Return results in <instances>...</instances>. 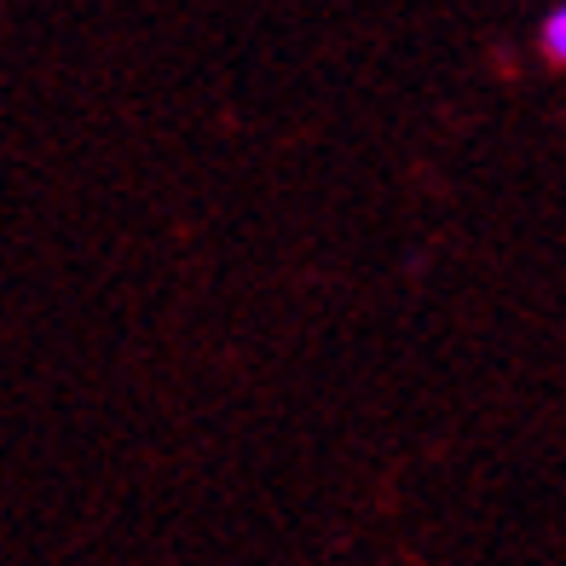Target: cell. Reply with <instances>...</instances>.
<instances>
[{"instance_id":"6da1fadb","label":"cell","mask_w":566,"mask_h":566,"mask_svg":"<svg viewBox=\"0 0 566 566\" xmlns=\"http://www.w3.org/2000/svg\"><path fill=\"white\" fill-rule=\"evenodd\" d=\"M537 46H544V59L555 70H566V0H555V7L544 12V23H537Z\"/></svg>"}]
</instances>
